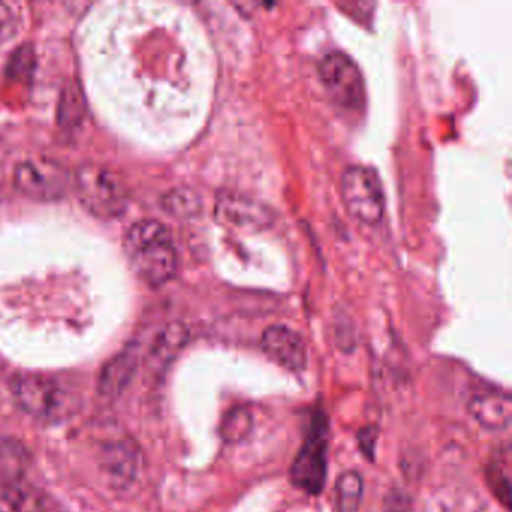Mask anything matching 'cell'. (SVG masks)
Returning a JSON list of instances; mask_svg holds the SVG:
<instances>
[{
    "label": "cell",
    "instance_id": "obj_1",
    "mask_svg": "<svg viewBox=\"0 0 512 512\" xmlns=\"http://www.w3.org/2000/svg\"><path fill=\"white\" fill-rule=\"evenodd\" d=\"M74 188L80 203L94 217L112 220L127 211L130 191L115 170L101 164H85L77 170Z\"/></svg>",
    "mask_w": 512,
    "mask_h": 512
},
{
    "label": "cell",
    "instance_id": "obj_2",
    "mask_svg": "<svg viewBox=\"0 0 512 512\" xmlns=\"http://www.w3.org/2000/svg\"><path fill=\"white\" fill-rule=\"evenodd\" d=\"M341 197L347 212L365 226H376L385 214V193L376 170L352 166L341 176Z\"/></svg>",
    "mask_w": 512,
    "mask_h": 512
},
{
    "label": "cell",
    "instance_id": "obj_3",
    "mask_svg": "<svg viewBox=\"0 0 512 512\" xmlns=\"http://www.w3.org/2000/svg\"><path fill=\"white\" fill-rule=\"evenodd\" d=\"M11 391L17 406L37 419L62 418L71 407L61 383L43 374H19L11 382Z\"/></svg>",
    "mask_w": 512,
    "mask_h": 512
},
{
    "label": "cell",
    "instance_id": "obj_4",
    "mask_svg": "<svg viewBox=\"0 0 512 512\" xmlns=\"http://www.w3.org/2000/svg\"><path fill=\"white\" fill-rule=\"evenodd\" d=\"M326 455H328V421L325 413L319 412L314 415L310 433L290 470L293 484L313 496L322 493L326 481V467H328Z\"/></svg>",
    "mask_w": 512,
    "mask_h": 512
},
{
    "label": "cell",
    "instance_id": "obj_5",
    "mask_svg": "<svg viewBox=\"0 0 512 512\" xmlns=\"http://www.w3.org/2000/svg\"><path fill=\"white\" fill-rule=\"evenodd\" d=\"M320 80L329 97L347 110H359L365 106L364 77L350 56L331 52L320 61Z\"/></svg>",
    "mask_w": 512,
    "mask_h": 512
},
{
    "label": "cell",
    "instance_id": "obj_6",
    "mask_svg": "<svg viewBox=\"0 0 512 512\" xmlns=\"http://www.w3.org/2000/svg\"><path fill=\"white\" fill-rule=\"evenodd\" d=\"M98 467L113 488L127 490L139 481L145 467V457L136 440L115 437L100 446Z\"/></svg>",
    "mask_w": 512,
    "mask_h": 512
},
{
    "label": "cell",
    "instance_id": "obj_7",
    "mask_svg": "<svg viewBox=\"0 0 512 512\" xmlns=\"http://www.w3.org/2000/svg\"><path fill=\"white\" fill-rule=\"evenodd\" d=\"M17 188L38 202H52L65 196L68 175L61 164L46 158L22 161L14 173Z\"/></svg>",
    "mask_w": 512,
    "mask_h": 512
},
{
    "label": "cell",
    "instance_id": "obj_8",
    "mask_svg": "<svg viewBox=\"0 0 512 512\" xmlns=\"http://www.w3.org/2000/svg\"><path fill=\"white\" fill-rule=\"evenodd\" d=\"M130 256L137 274L152 286L167 283L178 268V256L172 238L137 248Z\"/></svg>",
    "mask_w": 512,
    "mask_h": 512
},
{
    "label": "cell",
    "instance_id": "obj_9",
    "mask_svg": "<svg viewBox=\"0 0 512 512\" xmlns=\"http://www.w3.org/2000/svg\"><path fill=\"white\" fill-rule=\"evenodd\" d=\"M262 349L272 361L299 373L308 362L307 346L301 335L284 325L269 326L262 335Z\"/></svg>",
    "mask_w": 512,
    "mask_h": 512
},
{
    "label": "cell",
    "instance_id": "obj_10",
    "mask_svg": "<svg viewBox=\"0 0 512 512\" xmlns=\"http://www.w3.org/2000/svg\"><path fill=\"white\" fill-rule=\"evenodd\" d=\"M467 410L487 430L503 431L511 424L512 401L508 394L502 392L488 391L473 395Z\"/></svg>",
    "mask_w": 512,
    "mask_h": 512
},
{
    "label": "cell",
    "instance_id": "obj_11",
    "mask_svg": "<svg viewBox=\"0 0 512 512\" xmlns=\"http://www.w3.org/2000/svg\"><path fill=\"white\" fill-rule=\"evenodd\" d=\"M217 215L224 223L245 229H262L271 223L268 209L248 197L226 194L217 205Z\"/></svg>",
    "mask_w": 512,
    "mask_h": 512
},
{
    "label": "cell",
    "instance_id": "obj_12",
    "mask_svg": "<svg viewBox=\"0 0 512 512\" xmlns=\"http://www.w3.org/2000/svg\"><path fill=\"white\" fill-rule=\"evenodd\" d=\"M139 365V350L136 346L127 347L116 355L104 368L98 383L101 397L115 400L127 388Z\"/></svg>",
    "mask_w": 512,
    "mask_h": 512
},
{
    "label": "cell",
    "instance_id": "obj_13",
    "mask_svg": "<svg viewBox=\"0 0 512 512\" xmlns=\"http://www.w3.org/2000/svg\"><path fill=\"white\" fill-rule=\"evenodd\" d=\"M188 338H190V332L182 323L173 322L164 326L149 349L148 367L151 368L152 373H163L178 358L179 353L188 343Z\"/></svg>",
    "mask_w": 512,
    "mask_h": 512
},
{
    "label": "cell",
    "instance_id": "obj_14",
    "mask_svg": "<svg viewBox=\"0 0 512 512\" xmlns=\"http://www.w3.org/2000/svg\"><path fill=\"white\" fill-rule=\"evenodd\" d=\"M0 512H46V499L20 479L5 481L0 484Z\"/></svg>",
    "mask_w": 512,
    "mask_h": 512
},
{
    "label": "cell",
    "instance_id": "obj_15",
    "mask_svg": "<svg viewBox=\"0 0 512 512\" xmlns=\"http://www.w3.org/2000/svg\"><path fill=\"white\" fill-rule=\"evenodd\" d=\"M28 451L13 437H0V475L7 481H17L28 467Z\"/></svg>",
    "mask_w": 512,
    "mask_h": 512
},
{
    "label": "cell",
    "instance_id": "obj_16",
    "mask_svg": "<svg viewBox=\"0 0 512 512\" xmlns=\"http://www.w3.org/2000/svg\"><path fill=\"white\" fill-rule=\"evenodd\" d=\"M335 496L340 512H356L364 497V479L356 470H347L338 476Z\"/></svg>",
    "mask_w": 512,
    "mask_h": 512
},
{
    "label": "cell",
    "instance_id": "obj_17",
    "mask_svg": "<svg viewBox=\"0 0 512 512\" xmlns=\"http://www.w3.org/2000/svg\"><path fill=\"white\" fill-rule=\"evenodd\" d=\"M172 238L169 230L160 221L143 220L133 224L125 236V250L128 254L136 251L137 248L145 247L152 242L163 241V239Z\"/></svg>",
    "mask_w": 512,
    "mask_h": 512
},
{
    "label": "cell",
    "instance_id": "obj_18",
    "mask_svg": "<svg viewBox=\"0 0 512 512\" xmlns=\"http://www.w3.org/2000/svg\"><path fill=\"white\" fill-rule=\"evenodd\" d=\"M253 430V415L247 407H233L221 422V437L227 443H239L247 439Z\"/></svg>",
    "mask_w": 512,
    "mask_h": 512
},
{
    "label": "cell",
    "instance_id": "obj_19",
    "mask_svg": "<svg viewBox=\"0 0 512 512\" xmlns=\"http://www.w3.org/2000/svg\"><path fill=\"white\" fill-rule=\"evenodd\" d=\"M164 211L173 217L188 218L196 215L202 208L200 197L188 188H176L163 197Z\"/></svg>",
    "mask_w": 512,
    "mask_h": 512
},
{
    "label": "cell",
    "instance_id": "obj_20",
    "mask_svg": "<svg viewBox=\"0 0 512 512\" xmlns=\"http://www.w3.org/2000/svg\"><path fill=\"white\" fill-rule=\"evenodd\" d=\"M85 101H83L82 92L79 86L70 85L62 97L61 119L64 124L74 125L80 122L83 113H85Z\"/></svg>",
    "mask_w": 512,
    "mask_h": 512
},
{
    "label": "cell",
    "instance_id": "obj_21",
    "mask_svg": "<svg viewBox=\"0 0 512 512\" xmlns=\"http://www.w3.org/2000/svg\"><path fill=\"white\" fill-rule=\"evenodd\" d=\"M488 482L493 488L494 494L502 500L506 509L511 508V482H509L508 472L502 469V466L490 467L488 470Z\"/></svg>",
    "mask_w": 512,
    "mask_h": 512
},
{
    "label": "cell",
    "instance_id": "obj_22",
    "mask_svg": "<svg viewBox=\"0 0 512 512\" xmlns=\"http://www.w3.org/2000/svg\"><path fill=\"white\" fill-rule=\"evenodd\" d=\"M17 17L13 8L0 2V44L7 43L17 34Z\"/></svg>",
    "mask_w": 512,
    "mask_h": 512
},
{
    "label": "cell",
    "instance_id": "obj_23",
    "mask_svg": "<svg viewBox=\"0 0 512 512\" xmlns=\"http://www.w3.org/2000/svg\"><path fill=\"white\" fill-rule=\"evenodd\" d=\"M377 434L379 430L376 427H367L359 431V448L364 452L365 457L373 458L374 449H376Z\"/></svg>",
    "mask_w": 512,
    "mask_h": 512
}]
</instances>
